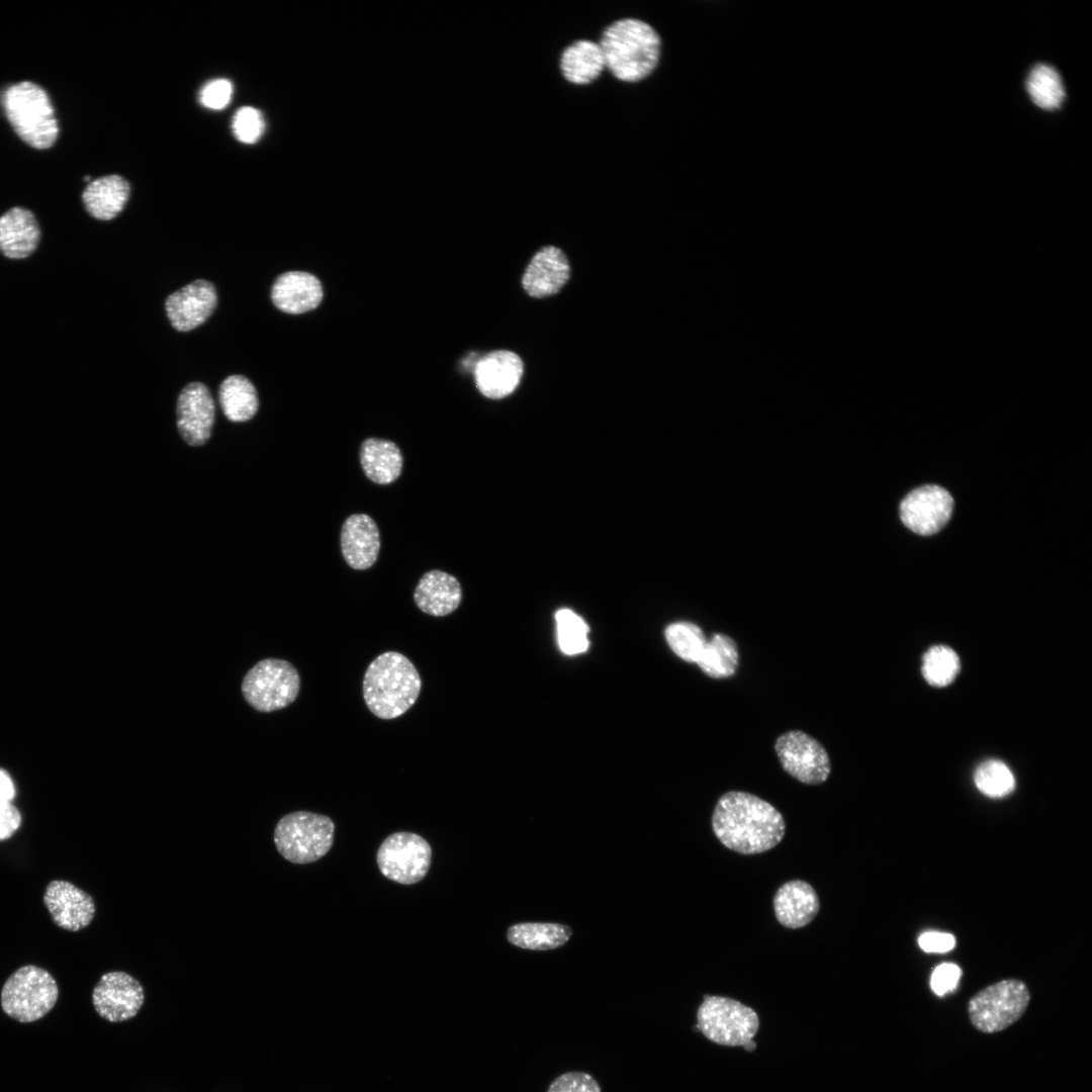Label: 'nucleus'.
Returning <instances> with one entry per match:
<instances>
[{"label":"nucleus","instance_id":"obj_23","mask_svg":"<svg viewBox=\"0 0 1092 1092\" xmlns=\"http://www.w3.org/2000/svg\"><path fill=\"white\" fill-rule=\"evenodd\" d=\"M40 238L33 213L13 207L0 216V252L10 259H24L36 249Z\"/></svg>","mask_w":1092,"mask_h":1092},{"label":"nucleus","instance_id":"obj_21","mask_svg":"<svg viewBox=\"0 0 1092 1092\" xmlns=\"http://www.w3.org/2000/svg\"><path fill=\"white\" fill-rule=\"evenodd\" d=\"M820 908L814 888L805 881L793 880L783 884L774 898L778 921L787 928H801L809 924Z\"/></svg>","mask_w":1092,"mask_h":1092},{"label":"nucleus","instance_id":"obj_1","mask_svg":"<svg viewBox=\"0 0 1092 1092\" xmlns=\"http://www.w3.org/2000/svg\"><path fill=\"white\" fill-rule=\"evenodd\" d=\"M712 827L727 848L756 854L777 846L785 835L781 812L770 803L747 792L730 791L718 800Z\"/></svg>","mask_w":1092,"mask_h":1092},{"label":"nucleus","instance_id":"obj_22","mask_svg":"<svg viewBox=\"0 0 1092 1092\" xmlns=\"http://www.w3.org/2000/svg\"><path fill=\"white\" fill-rule=\"evenodd\" d=\"M414 600L424 613L443 617L459 607L462 600L461 585L453 575L441 570H431L419 580Z\"/></svg>","mask_w":1092,"mask_h":1092},{"label":"nucleus","instance_id":"obj_40","mask_svg":"<svg viewBox=\"0 0 1092 1092\" xmlns=\"http://www.w3.org/2000/svg\"><path fill=\"white\" fill-rule=\"evenodd\" d=\"M20 823L19 811L10 803H0V840L11 837Z\"/></svg>","mask_w":1092,"mask_h":1092},{"label":"nucleus","instance_id":"obj_8","mask_svg":"<svg viewBox=\"0 0 1092 1092\" xmlns=\"http://www.w3.org/2000/svg\"><path fill=\"white\" fill-rule=\"evenodd\" d=\"M1030 1002L1027 985L1017 979H1005L987 986L968 1003V1014L976 1029L995 1033L1014 1024Z\"/></svg>","mask_w":1092,"mask_h":1092},{"label":"nucleus","instance_id":"obj_4","mask_svg":"<svg viewBox=\"0 0 1092 1092\" xmlns=\"http://www.w3.org/2000/svg\"><path fill=\"white\" fill-rule=\"evenodd\" d=\"M4 109L13 129L27 145L44 150L55 144L58 121L50 97L40 86L28 81L10 86L4 94Z\"/></svg>","mask_w":1092,"mask_h":1092},{"label":"nucleus","instance_id":"obj_20","mask_svg":"<svg viewBox=\"0 0 1092 1092\" xmlns=\"http://www.w3.org/2000/svg\"><path fill=\"white\" fill-rule=\"evenodd\" d=\"M323 298L320 280L312 274L290 271L277 277L271 288L274 305L283 312L299 314L315 308Z\"/></svg>","mask_w":1092,"mask_h":1092},{"label":"nucleus","instance_id":"obj_16","mask_svg":"<svg viewBox=\"0 0 1092 1092\" xmlns=\"http://www.w3.org/2000/svg\"><path fill=\"white\" fill-rule=\"evenodd\" d=\"M217 305L214 285L204 279L195 280L170 294L165 309L172 327L188 332L203 324Z\"/></svg>","mask_w":1092,"mask_h":1092},{"label":"nucleus","instance_id":"obj_24","mask_svg":"<svg viewBox=\"0 0 1092 1092\" xmlns=\"http://www.w3.org/2000/svg\"><path fill=\"white\" fill-rule=\"evenodd\" d=\"M129 196V185L118 175H108L90 181L82 194L86 210L93 217L109 220L124 207Z\"/></svg>","mask_w":1092,"mask_h":1092},{"label":"nucleus","instance_id":"obj_35","mask_svg":"<svg viewBox=\"0 0 1092 1092\" xmlns=\"http://www.w3.org/2000/svg\"><path fill=\"white\" fill-rule=\"evenodd\" d=\"M232 127L237 140L245 144H254L264 132L265 122L260 110L245 106L235 113Z\"/></svg>","mask_w":1092,"mask_h":1092},{"label":"nucleus","instance_id":"obj_3","mask_svg":"<svg viewBox=\"0 0 1092 1092\" xmlns=\"http://www.w3.org/2000/svg\"><path fill=\"white\" fill-rule=\"evenodd\" d=\"M606 68L619 80L635 82L647 77L660 56V38L646 22L636 18L615 21L600 40Z\"/></svg>","mask_w":1092,"mask_h":1092},{"label":"nucleus","instance_id":"obj_17","mask_svg":"<svg viewBox=\"0 0 1092 1092\" xmlns=\"http://www.w3.org/2000/svg\"><path fill=\"white\" fill-rule=\"evenodd\" d=\"M523 370V362L514 352L492 351L476 362L475 383L484 396L493 399L503 398L517 388Z\"/></svg>","mask_w":1092,"mask_h":1092},{"label":"nucleus","instance_id":"obj_12","mask_svg":"<svg viewBox=\"0 0 1092 1092\" xmlns=\"http://www.w3.org/2000/svg\"><path fill=\"white\" fill-rule=\"evenodd\" d=\"M144 1000L142 984L123 971L103 974L92 992V1003L96 1012L109 1022H121L134 1017Z\"/></svg>","mask_w":1092,"mask_h":1092},{"label":"nucleus","instance_id":"obj_37","mask_svg":"<svg viewBox=\"0 0 1092 1092\" xmlns=\"http://www.w3.org/2000/svg\"><path fill=\"white\" fill-rule=\"evenodd\" d=\"M233 85L229 80L215 79L206 83L200 91L199 99L203 106L219 110L231 101Z\"/></svg>","mask_w":1092,"mask_h":1092},{"label":"nucleus","instance_id":"obj_28","mask_svg":"<svg viewBox=\"0 0 1092 1092\" xmlns=\"http://www.w3.org/2000/svg\"><path fill=\"white\" fill-rule=\"evenodd\" d=\"M739 652L735 640L723 633H714L697 661L708 676L725 678L732 676L738 666Z\"/></svg>","mask_w":1092,"mask_h":1092},{"label":"nucleus","instance_id":"obj_33","mask_svg":"<svg viewBox=\"0 0 1092 1092\" xmlns=\"http://www.w3.org/2000/svg\"><path fill=\"white\" fill-rule=\"evenodd\" d=\"M974 782L979 791L990 798H1002L1010 794L1015 787L1010 768L996 759L982 762L974 774Z\"/></svg>","mask_w":1092,"mask_h":1092},{"label":"nucleus","instance_id":"obj_32","mask_svg":"<svg viewBox=\"0 0 1092 1092\" xmlns=\"http://www.w3.org/2000/svg\"><path fill=\"white\" fill-rule=\"evenodd\" d=\"M665 639L678 657L693 663H697L707 644L702 629L691 622L670 624L665 629Z\"/></svg>","mask_w":1092,"mask_h":1092},{"label":"nucleus","instance_id":"obj_36","mask_svg":"<svg viewBox=\"0 0 1092 1092\" xmlns=\"http://www.w3.org/2000/svg\"><path fill=\"white\" fill-rule=\"evenodd\" d=\"M547 1092H601L597 1080L584 1072H567L558 1076Z\"/></svg>","mask_w":1092,"mask_h":1092},{"label":"nucleus","instance_id":"obj_18","mask_svg":"<svg viewBox=\"0 0 1092 1092\" xmlns=\"http://www.w3.org/2000/svg\"><path fill=\"white\" fill-rule=\"evenodd\" d=\"M570 274L568 260L558 248L547 246L531 259L522 278L525 291L532 297L541 298L557 293L567 282Z\"/></svg>","mask_w":1092,"mask_h":1092},{"label":"nucleus","instance_id":"obj_29","mask_svg":"<svg viewBox=\"0 0 1092 1092\" xmlns=\"http://www.w3.org/2000/svg\"><path fill=\"white\" fill-rule=\"evenodd\" d=\"M571 930L556 923H520L508 930L511 943L529 949H551L564 944Z\"/></svg>","mask_w":1092,"mask_h":1092},{"label":"nucleus","instance_id":"obj_15","mask_svg":"<svg viewBox=\"0 0 1092 1092\" xmlns=\"http://www.w3.org/2000/svg\"><path fill=\"white\" fill-rule=\"evenodd\" d=\"M42 901L54 923L69 931L87 927L96 911L94 900L88 893L63 880L49 883Z\"/></svg>","mask_w":1092,"mask_h":1092},{"label":"nucleus","instance_id":"obj_38","mask_svg":"<svg viewBox=\"0 0 1092 1092\" xmlns=\"http://www.w3.org/2000/svg\"><path fill=\"white\" fill-rule=\"evenodd\" d=\"M961 974V969L954 964L944 963L939 965L931 975L930 986L932 991L938 996L952 991L958 985Z\"/></svg>","mask_w":1092,"mask_h":1092},{"label":"nucleus","instance_id":"obj_31","mask_svg":"<svg viewBox=\"0 0 1092 1092\" xmlns=\"http://www.w3.org/2000/svg\"><path fill=\"white\" fill-rule=\"evenodd\" d=\"M960 658L956 651L945 645L930 647L922 658V674L933 687H945L957 676Z\"/></svg>","mask_w":1092,"mask_h":1092},{"label":"nucleus","instance_id":"obj_13","mask_svg":"<svg viewBox=\"0 0 1092 1092\" xmlns=\"http://www.w3.org/2000/svg\"><path fill=\"white\" fill-rule=\"evenodd\" d=\"M953 509L949 492L934 484L910 491L900 504L903 524L916 534L927 536L940 531L948 522Z\"/></svg>","mask_w":1092,"mask_h":1092},{"label":"nucleus","instance_id":"obj_6","mask_svg":"<svg viewBox=\"0 0 1092 1092\" xmlns=\"http://www.w3.org/2000/svg\"><path fill=\"white\" fill-rule=\"evenodd\" d=\"M335 825L326 815L295 811L280 818L274 829L278 852L297 864L314 862L332 847Z\"/></svg>","mask_w":1092,"mask_h":1092},{"label":"nucleus","instance_id":"obj_9","mask_svg":"<svg viewBox=\"0 0 1092 1092\" xmlns=\"http://www.w3.org/2000/svg\"><path fill=\"white\" fill-rule=\"evenodd\" d=\"M300 677L288 661L265 658L244 676L242 693L246 702L259 712H273L289 706L299 693Z\"/></svg>","mask_w":1092,"mask_h":1092},{"label":"nucleus","instance_id":"obj_30","mask_svg":"<svg viewBox=\"0 0 1092 1092\" xmlns=\"http://www.w3.org/2000/svg\"><path fill=\"white\" fill-rule=\"evenodd\" d=\"M1026 89L1031 100L1040 108H1059L1065 99V88L1059 73L1051 66L1038 64L1030 71Z\"/></svg>","mask_w":1092,"mask_h":1092},{"label":"nucleus","instance_id":"obj_11","mask_svg":"<svg viewBox=\"0 0 1092 1092\" xmlns=\"http://www.w3.org/2000/svg\"><path fill=\"white\" fill-rule=\"evenodd\" d=\"M775 749L784 770L803 784H822L831 772L830 757L824 746L801 730L780 735Z\"/></svg>","mask_w":1092,"mask_h":1092},{"label":"nucleus","instance_id":"obj_14","mask_svg":"<svg viewBox=\"0 0 1092 1092\" xmlns=\"http://www.w3.org/2000/svg\"><path fill=\"white\" fill-rule=\"evenodd\" d=\"M177 428L190 446L204 445L210 438L215 419V404L206 385L191 382L177 399Z\"/></svg>","mask_w":1092,"mask_h":1092},{"label":"nucleus","instance_id":"obj_27","mask_svg":"<svg viewBox=\"0 0 1092 1092\" xmlns=\"http://www.w3.org/2000/svg\"><path fill=\"white\" fill-rule=\"evenodd\" d=\"M218 400L224 416L236 423L251 420L259 407L255 386L240 374L230 375L220 383Z\"/></svg>","mask_w":1092,"mask_h":1092},{"label":"nucleus","instance_id":"obj_34","mask_svg":"<svg viewBox=\"0 0 1092 1092\" xmlns=\"http://www.w3.org/2000/svg\"><path fill=\"white\" fill-rule=\"evenodd\" d=\"M555 619L560 649L568 655L584 652L588 647V627L584 620L569 609L559 610Z\"/></svg>","mask_w":1092,"mask_h":1092},{"label":"nucleus","instance_id":"obj_19","mask_svg":"<svg viewBox=\"0 0 1092 1092\" xmlns=\"http://www.w3.org/2000/svg\"><path fill=\"white\" fill-rule=\"evenodd\" d=\"M341 549L352 568L362 570L372 566L380 549V535L374 520L365 514L348 517L341 531Z\"/></svg>","mask_w":1092,"mask_h":1092},{"label":"nucleus","instance_id":"obj_10","mask_svg":"<svg viewBox=\"0 0 1092 1092\" xmlns=\"http://www.w3.org/2000/svg\"><path fill=\"white\" fill-rule=\"evenodd\" d=\"M431 857L432 849L425 838L412 832H395L379 846L376 861L387 879L412 885L427 875Z\"/></svg>","mask_w":1092,"mask_h":1092},{"label":"nucleus","instance_id":"obj_41","mask_svg":"<svg viewBox=\"0 0 1092 1092\" xmlns=\"http://www.w3.org/2000/svg\"><path fill=\"white\" fill-rule=\"evenodd\" d=\"M14 795L13 782L5 770L0 769V803H9Z\"/></svg>","mask_w":1092,"mask_h":1092},{"label":"nucleus","instance_id":"obj_5","mask_svg":"<svg viewBox=\"0 0 1092 1092\" xmlns=\"http://www.w3.org/2000/svg\"><path fill=\"white\" fill-rule=\"evenodd\" d=\"M696 1027L711 1041L728 1046H743L752 1052L759 1028L757 1013L741 1002L722 996L705 995L697 1011Z\"/></svg>","mask_w":1092,"mask_h":1092},{"label":"nucleus","instance_id":"obj_25","mask_svg":"<svg viewBox=\"0 0 1092 1092\" xmlns=\"http://www.w3.org/2000/svg\"><path fill=\"white\" fill-rule=\"evenodd\" d=\"M402 455L391 441L366 439L360 448V462L366 476L375 483L388 484L401 473Z\"/></svg>","mask_w":1092,"mask_h":1092},{"label":"nucleus","instance_id":"obj_2","mask_svg":"<svg viewBox=\"0 0 1092 1092\" xmlns=\"http://www.w3.org/2000/svg\"><path fill=\"white\" fill-rule=\"evenodd\" d=\"M421 676L403 654L387 651L367 667L363 678V697L376 717L390 720L404 714L421 692Z\"/></svg>","mask_w":1092,"mask_h":1092},{"label":"nucleus","instance_id":"obj_39","mask_svg":"<svg viewBox=\"0 0 1092 1092\" xmlns=\"http://www.w3.org/2000/svg\"><path fill=\"white\" fill-rule=\"evenodd\" d=\"M919 946L926 952H947L956 945V938L949 933L928 931L919 936Z\"/></svg>","mask_w":1092,"mask_h":1092},{"label":"nucleus","instance_id":"obj_7","mask_svg":"<svg viewBox=\"0 0 1092 1092\" xmlns=\"http://www.w3.org/2000/svg\"><path fill=\"white\" fill-rule=\"evenodd\" d=\"M58 995L54 977L44 969L27 965L17 969L4 983L1 1006L9 1017L19 1022H32L52 1010Z\"/></svg>","mask_w":1092,"mask_h":1092},{"label":"nucleus","instance_id":"obj_26","mask_svg":"<svg viewBox=\"0 0 1092 1092\" xmlns=\"http://www.w3.org/2000/svg\"><path fill=\"white\" fill-rule=\"evenodd\" d=\"M604 68L606 65L600 43L593 40H576L561 55V72L565 79L573 84L584 85L593 82Z\"/></svg>","mask_w":1092,"mask_h":1092}]
</instances>
